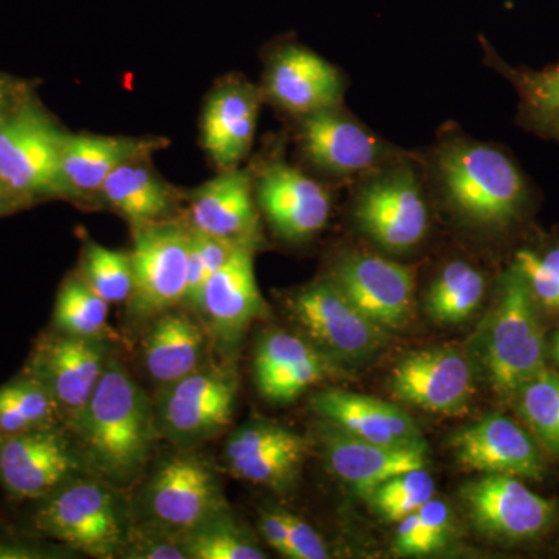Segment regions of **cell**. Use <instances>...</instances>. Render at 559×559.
I'll use <instances>...</instances> for the list:
<instances>
[{"label":"cell","instance_id":"38","mask_svg":"<svg viewBox=\"0 0 559 559\" xmlns=\"http://www.w3.org/2000/svg\"><path fill=\"white\" fill-rule=\"evenodd\" d=\"M513 267L527 283L536 304L546 310L559 311V245L543 252L518 250Z\"/></svg>","mask_w":559,"mask_h":559},{"label":"cell","instance_id":"34","mask_svg":"<svg viewBox=\"0 0 559 559\" xmlns=\"http://www.w3.org/2000/svg\"><path fill=\"white\" fill-rule=\"evenodd\" d=\"M514 396L528 428L559 457V374L543 370L525 382Z\"/></svg>","mask_w":559,"mask_h":559},{"label":"cell","instance_id":"18","mask_svg":"<svg viewBox=\"0 0 559 559\" xmlns=\"http://www.w3.org/2000/svg\"><path fill=\"white\" fill-rule=\"evenodd\" d=\"M460 465L487 474L540 480L546 473L543 455L521 426L502 415H491L460 430L452 439Z\"/></svg>","mask_w":559,"mask_h":559},{"label":"cell","instance_id":"45","mask_svg":"<svg viewBox=\"0 0 559 559\" xmlns=\"http://www.w3.org/2000/svg\"><path fill=\"white\" fill-rule=\"evenodd\" d=\"M0 558H40V555L25 547L0 546Z\"/></svg>","mask_w":559,"mask_h":559},{"label":"cell","instance_id":"7","mask_svg":"<svg viewBox=\"0 0 559 559\" xmlns=\"http://www.w3.org/2000/svg\"><path fill=\"white\" fill-rule=\"evenodd\" d=\"M134 230L128 310L134 319L159 318L186 300L191 227L164 219Z\"/></svg>","mask_w":559,"mask_h":559},{"label":"cell","instance_id":"23","mask_svg":"<svg viewBox=\"0 0 559 559\" xmlns=\"http://www.w3.org/2000/svg\"><path fill=\"white\" fill-rule=\"evenodd\" d=\"M267 95L297 116L337 108L344 84L337 69L314 51L299 46L283 47L266 75Z\"/></svg>","mask_w":559,"mask_h":559},{"label":"cell","instance_id":"21","mask_svg":"<svg viewBox=\"0 0 559 559\" xmlns=\"http://www.w3.org/2000/svg\"><path fill=\"white\" fill-rule=\"evenodd\" d=\"M300 139L308 157L337 176L369 171L384 157L380 140L337 108L304 116Z\"/></svg>","mask_w":559,"mask_h":559},{"label":"cell","instance_id":"8","mask_svg":"<svg viewBox=\"0 0 559 559\" xmlns=\"http://www.w3.org/2000/svg\"><path fill=\"white\" fill-rule=\"evenodd\" d=\"M237 381L218 367L202 366L162 385L154 404L157 430L183 450L204 443L230 425Z\"/></svg>","mask_w":559,"mask_h":559},{"label":"cell","instance_id":"43","mask_svg":"<svg viewBox=\"0 0 559 559\" xmlns=\"http://www.w3.org/2000/svg\"><path fill=\"white\" fill-rule=\"evenodd\" d=\"M21 92L14 86V81L10 76L0 75V116L16 102Z\"/></svg>","mask_w":559,"mask_h":559},{"label":"cell","instance_id":"26","mask_svg":"<svg viewBox=\"0 0 559 559\" xmlns=\"http://www.w3.org/2000/svg\"><path fill=\"white\" fill-rule=\"evenodd\" d=\"M259 103L255 90L241 81H230L210 94L202 114V142L221 170L237 168L248 154Z\"/></svg>","mask_w":559,"mask_h":559},{"label":"cell","instance_id":"14","mask_svg":"<svg viewBox=\"0 0 559 559\" xmlns=\"http://www.w3.org/2000/svg\"><path fill=\"white\" fill-rule=\"evenodd\" d=\"M308 452L310 443L300 433L275 423L259 421L231 433L224 460L231 476L286 491L299 476Z\"/></svg>","mask_w":559,"mask_h":559},{"label":"cell","instance_id":"42","mask_svg":"<svg viewBox=\"0 0 559 559\" xmlns=\"http://www.w3.org/2000/svg\"><path fill=\"white\" fill-rule=\"evenodd\" d=\"M261 533L272 549L289 557V513L272 510L261 514Z\"/></svg>","mask_w":559,"mask_h":559},{"label":"cell","instance_id":"32","mask_svg":"<svg viewBox=\"0 0 559 559\" xmlns=\"http://www.w3.org/2000/svg\"><path fill=\"white\" fill-rule=\"evenodd\" d=\"M109 304L80 275L68 278L58 293L53 322L58 333L102 340L108 326Z\"/></svg>","mask_w":559,"mask_h":559},{"label":"cell","instance_id":"9","mask_svg":"<svg viewBox=\"0 0 559 559\" xmlns=\"http://www.w3.org/2000/svg\"><path fill=\"white\" fill-rule=\"evenodd\" d=\"M288 305L314 345L341 358H364L388 340L384 329L360 312L331 278L305 286Z\"/></svg>","mask_w":559,"mask_h":559},{"label":"cell","instance_id":"37","mask_svg":"<svg viewBox=\"0 0 559 559\" xmlns=\"http://www.w3.org/2000/svg\"><path fill=\"white\" fill-rule=\"evenodd\" d=\"M436 496V481L425 468L392 477L370 495L378 513L389 522H400Z\"/></svg>","mask_w":559,"mask_h":559},{"label":"cell","instance_id":"30","mask_svg":"<svg viewBox=\"0 0 559 559\" xmlns=\"http://www.w3.org/2000/svg\"><path fill=\"white\" fill-rule=\"evenodd\" d=\"M520 97V117L527 130L559 143V62L547 68L514 69L499 64Z\"/></svg>","mask_w":559,"mask_h":559},{"label":"cell","instance_id":"29","mask_svg":"<svg viewBox=\"0 0 559 559\" xmlns=\"http://www.w3.org/2000/svg\"><path fill=\"white\" fill-rule=\"evenodd\" d=\"M143 160L121 165L100 190L103 200L134 227L167 219L176 204L170 187Z\"/></svg>","mask_w":559,"mask_h":559},{"label":"cell","instance_id":"27","mask_svg":"<svg viewBox=\"0 0 559 559\" xmlns=\"http://www.w3.org/2000/svg\"><path fill=\"white\" fill-rule=\"evenodd\" d=\"M312 409L336 428L356 439L381 444H412L423 441L414 419L385 401L330 389L311 401Z\"/></svg>","mask_w":559,"mask_h":559},{"label":"cell","instance_id":"12","mask_svg":"<svg viewBox=\"0 0 559 559\" xmlns=\"http://www.w3.org/2000/svg\"><path fill=\"white\" fill-rule=\"evenodd\" d=\"M110 356L98 337H47L33 355L31 377L49 390L70 428L75 426L100 382Z\"/></svg>","mask_w":559,"mask_h":559},{"label":"cell","instance_id":"46","mask_svg":"<svg viewBox=\"0 0 559 559\" xmlns=\"http://www.w3.org/2000/svg\"><path fill=\"white\" fill-rule=\"evenodd\" d=\"M551 358L559 366V333L554 337V342H551Z\"/></svg>","mask_w":559,"mask_h":559},{"label":"cell","instance_id":"13","mask_svg":"<svg viewBox=\"0 0 559 559\" xmlns=\"http://www.w3.org/2000/svg\"><path fill=\"white\" fill-rule=\"evenodd\" d=\"M463 500L474 524L500 539L539 538L557 518L551 500L536 495L516 477L507 474H488L466 485Z\"/></svg>","mask_w":559,"mask_h":559},{"label":"cell","instance_id":"28","mask_svg":"<svg viewBox=\"0 0 559 559\" xmlns=\"http://www.w3.org/2000/svg\"><path fill=\"white\" fill-rule=\"evenodd\" d=\"M207 340L186 312H165L143 341V364L153 381L170 384L204 366Z\"/></svg>","mask_w":559,"mask_h":559},{"label":"cell","instance_id":"5","mask_svg":"<svg viewBox=\"0 0 559 559\" xmlns=\"http://www.w3.org/2000/svg\"><path fill=\"white\" fill-rule=\"evenodd\" d=\"M489 381L500 395L518 390L546 370V340L536 301L520 272L503 275L500 300L489 331Z\"/></svg>","mask_w":559,"mask_h":559},{"label":"cell","instance_id":"35","mask_svg":"<svg viewBox=\"0 0 559 559\" xmlns=\"http://www.w3.org/2000/svg\"><path fill=\"white\" fill-rule=\"evenodd\" d=\"M80 277L109 305L123 304L132 293L131 253L90 242L84 248Z\"/></svg>","mask_w":559,"mask_h":559},{"label":"cell","instance_id":"2","mask_svg":"<svg viewBox=\"0 0 559 559\" xmlns=\"http://www.w3.org/2000/svg\"><path fill=\"white\" fill-rule=\"evenodd\" d=\"M436 175L452 209L477 226L502 229L527 209V178L498 146L451 140L437 153Z\"/></svg>","mask_w":559,"mask_h":559},{"label":"cell","instance_id":"31","mask_svg":"<svg viewBox=\"0 0 559 559\" xmlns=\"http://www.w3.org/2000/svg\"><path fill=\"white\" fill-rule=\"evenodd\" d=\"M484 294V274L466 261H451L430 288V316L437 322H462L479 308Z\"/></svg>","mask_w":559,"mask_h":559},{"label":"cell","instance_id":"17","mask_svg":"<svg viewBox=\"0 0 559 559\" xmlns=\"http://www.w3.org/2000/svg\"><path fill=\"white\" fill-rule=\"evenodd\" d=\"M257 200L271 226L289 241L308 240L330 218L329 191L288 164H272L257 183Z\"/></svg>","mask_w":559,"mask_h":559},{"label":"cell","instance_id":"44","mask_svg":"<svg viewBox=\"0 0 559 559\" xmlns=\"http://www.w3.org/2000/svg\"><path fill=\"white\" fill-rule=\"evenodd\" d=\"M17 207H22L20 201L11 194V191L5 187V183L0 180V216L13 212V210Z\"/></svg>","mask_w":559,"mask_h":559},{"label":"cell","instance_id":"40","mask_svg":"<svg viewBox=\"0 0 559 559\" xmlns=\"http://www.w3.org/2000/svg\"><path fill=\"white\" fill-rule=\"evenodd\" d=\"M120 558L189 559L180 536L146 524L130 528Z\"/></svg>","mask_w":559,"mask_h":559},{"label":"cell","instance_id":"39","mask_svg":"<svg viewBox=\"0 0 559 559\" xmlns=\"http://www.w3.org/2000/svg\"><path fill=\"white\" fill-rule=\"evenodd\" d=\"M5 388L32 430L58 428V423L64 419L49 390L35 378L13 381Z\"/></svg>","mask_w":559,"mask_h":559},{"label":"cell","instance_id":"10","mask_svg":"<svg viewBox=\"0 0 559 559\" xmlns=\"http://www.w3.org/2000/svg\"><path fill=\"white\" fill-rule=\"evenodd\" d=\"M355 218L371 240L392 252L411 250L429 227L428 204L411 167L393 168L371 180L356 201Z\"/></svg>","mask_w":559,"mask_h":559},{"label":"cell","instance_id":"19","mask_svg":"<svg viewBox=\"0 0 559 559\" xmlns=\"http://www.w3.org/2000/svg\"><path fill=\"white\" fill-rule=\"evenodd\" d=\"M253 245H242L230 260L210 275L200 312L223 347H234L253 320L263 318L266 304L253 271Z\"/></svg>","mask_w":559,"mask_h":559},{"label":"cell","instance_id":"36","mask_svg":"<svg viewBox=\"0 0 559 559\" xmlns=\"http://www.w3.org/2000/svg\"><path fill=\"white\" fill-rule=\"evenodd\" d=\"M450 507L440 499H430L415 513L400 521L396 530V554L406 557H423L444 546L450 530Z\"/></svg>","mask_w":559,"mask_h":559},{"label":"cell","instance_id":"22","mask_svg":"<svg viewBox=\"0 0 559 559\" xmlns=\"http://www.w3.org/2000/svg\"><path fill=\"white\" fill-rule=\"evenodd\" d=\"M253 370L261 395L271 403L286 404L329 378L333 364L318 345L278 331L260 342Z\"/></svg>","mask_w":559,"mask_h":559},{"label":"cell","instance_id":"41","mask_svg":"<svg viewBox=\"0 0 559 559\" xmlns=\"http://www.w3.org/2000/svg\"><path fill=\"white\" fill-rule=\"evenodd\" d=\"M290 559H326L329 550L318 532L300 518L289 513Z\"/></svg>","mask_w":559,"mask_h":559},{"label":"cell","instance_id":"33","mask_svg":"<svg viewBox=\"0 0 559 559\" xmlns=\"http://www.w3.org/2000/svg\"><path fill=\"white\" fill-rule=\"evenodd\" d=\"M189 559H264V551L230 516L229 510L180 536Z\"/></svg>","mask_w":559,"mask_h":559},{"label":"cell","instance_id":"1","mask_svg":"<svg viewBox=\"0 0 559 559\" xmlns=\"http://www.w3.org/2000/svg\"><path fill=\"white\" fill-rule=\"evenodd\" d=\"M72 429L86 468L114 488L145 473L159 433L145 390L112 358Z\"/></svg>","mask_w":559,"mask_h":559},{"label":"cell","instance_id":"20","mask_svg":"<svg viewBox=\"0 0 559 559\" xmlns=\"http://www.w3.org/2000/svg\"><path fill=\"white\" fill-rule=\"evenodd\" d=\"M330 429L323 441L331 469L364 498H370L374 489L392 477L428 465L425 440L412 444L371 443L336 426Z\"/></svg>","mask_w":559,"mask_h":559},{"label":"cell","instance_id":"15","mask_svg":"<svg viewBox=\"0 0 559 559\" xmlns=\"http://www.w3.org/2000/svg\"><path fill=\"white\" fill-rule=\"evenodd\" d=\"M334 283L360 312L382 329H399L414 307V272L373 253H353L337 264Z\"/></svg>","mask_w":559,"mask_h":559},{"label":"cell","instance_id":"25","mask_svg":"<svg viewBox=\"0 0 559 559\" xmlns=\"http://www.w3.org/2000/svg\"><path fill=\"white\" fill-rule=\"evenodd\" d=\"M162 139L116 135L66 134L61 153V179L66 197L100 193L103 183L121 165L146 159L159 150Z\"/></svg>","mask_w":559,"mask_h":559},{"label":"cell","instance_id":"11","mask_svg":"<svg viewBox=\"0 0 559 559\" xmlns=\"http://www.w3.org/2000/svg\"><path fill=\"white\" fill-rule=\"evenodd\" d=\"M84 460L58 428L0 437V484L14 499H44L79 477Z\"/></svg>","mask_w":559,"mask_h":559},{"label":"cell","instance_id":"16","mask_svg":"<svg viewBox=\"0 0 559 559\" xmlns=\"http://www.w3.org/2000/svg\"><path fill=\"white\" fill-rule=\"evenodd\" d=\"M390 388L396 399L419 409L455 414L473 395V377L469 364L454 349H425L396 364Z\"/></svg>","mask_w":559,"mask_h":559},{"label":"cell","instance_id":"4","mask_svg":"<svg viewBox=\"0 0 559 559\" xmlns=\"http://www.w3.org/2000/svg\"><path fill=\"white\" fill-rule=\"evenodd\" d=\"M114 487L75 477L44 498L35 527L47 538L92 558H120L131 525Z\"/></svg>","mask_w":559,"mask_h":559},{"label":"cell","instance_id":"24","mask_svg":"<svg viewBox=\"0 0 559 559\" xmlns=\"http://www.w3.org/2000/svg\"><path fill=\"white\" fill-rule=\"evenodd\" d=\"M191 229L210 237L255 245L259 215L248 171L231 168L190 193Z\"/></svg>","mask_w":559,"mask_h":559},{"label":"cell","instance_id":"3","mask_svg":"<svg viewBox=\"0 0 559 559\" xmlns=\"http://www.w3.org/2000/svg\"><path fill=\"white\" fill-rule=\"evenodd\" d=\"M66 134L33 98L20 95L0 116V180L21 205L66 197L61 179Z\"/></svg>","mask_w":559,"mask_h":559},{"label":"cell","instance_id":"6","mask_svg":"<svg viewBox=\"0 0 559 559\" xmlns=\"http://www.w3.org/2000/svg\"><path fill=\"white\" fill-rule=\"evenodd\" d=\"M142 524L182 536L229 510L216 474L197 455L164 460L139 499Z\"/></svg>","mask_w":559,"mask_h":559}]
</instances>
